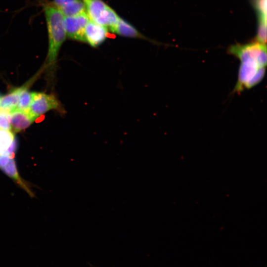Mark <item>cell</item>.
I'll use <instances>...</instances> for the list:
<instances>
[{
	"mask_svg": "<svg viewBox=\"0 0 267 267\" xmlns=\"http://www.w3.org/2000/svg\"><path fill=\"white\" fill-rule=\"evenodd\" d=\"M227 51L240 62L233 92L239 93L261 82L267 66L266 44L257 40L244 44H236L229 47Z\"/></svg>",
	"mask_w": 267,
	"mask_h": 267,
	"instance_id": "1",
	"label": "cell"
},
{
	"mask_svg": "<svg viewBox=\"0 0 267 267\" xmlns=\"http://www.w3.org/2000/svg\"><path fill=\"white\" fill-rule=\"evenodd\" d=\"M43 7L48 38L47 63L53 66L66 37L64 26V16L54 3L44 4Z\"/></svg>",
	"mask_w": 267,
	"mask_h": 267,
	"instance_id": "2",
	"label": "cell"
},
{
	"mask_svg": "<svg viewBox=\"0 0 267 267\" xmlns=\"http://www.w3.org/2000/svg\"><path fill=\"white\" fill-rule=\"evenodd\" d=\"M90 20L111 29L120 17L115 11L101 0H83Z\"/></svg>",
	"mask_w": 267,
	"mask_h": 267,
	"instance_id": "3",
	"label": "cell"
},
{
	"mask_svg": "<svg viewBox=\"0 0 267 267\" xmlns=\"http://www.w3.org/2000/svg\"><path fill=\"white\" fill-rule=\"evenodd\" d=\"M51 110H56L61 113L64 111L60 102L54 94L32 92L31 103L27 111L34 120Z\"/></svg>",
	"mask_w": 267,
	"mask_h": 267,
	"instance_id": "4",
	"label": "cell"
},
{
	"mask_svg": "<svg viewBox=\"0 0 267 267\" xmlns=\"http://www.w3.org/2000/svg\"><path fill=\"white\" fill-rule=\"evenodd\" d=\"M89 20L86 12L75 16L64 17V26L66 36L74 40L86 42L84 31Z\"/></svg>",
	"mask_w": 267,
	"mask_h": 267,
	"instance_id": "5",
	"label": "cell"
},
{
	"mask_svg": "<svg viewBox=\"0 0 267 267\" xmlns=\"http://www.w3.org/2000/svg\"><path fill=\"white\" fill-rule=\"evenodd\" d=\"M108 34L107 28L89 20L86 25L84 35L86 42L96 47L106 40Z\"/></svg>",
	"mask_w": 267,
	"mask_h": 267,
	"instance_id": "6",
	"label": "cell"
},
{
	"mask_svg": "<svg viewBox=\"0 0 267 267\" xmlns=\"http://www.w3.org/2000/svg\"><path fill=\"white\" fill-rule=\"evenodd\" d=\"M258 16V30L256 40L266 44L267 0H252Z\"/></svg>",
	"mask_w": 267,
	"mask_h": 267,
	"instance_id": "7",
	"label": "cell"
},
{
	"mask_svg": "<svg viewBox=\"0 0 267 267\" xmlns=\"http://www.w3.org/2000/svg\"><path fill=\"white\" fill-rule=\"evenodd\" d=\"M8 118L11 128L19 132L28 128L34 120L27 111L15 109L8 114Z\"/></svg>",
	"mask_w": 267,
	"mask_h": 267,
	"instance_id": "8",
	"label": "cell"
},
{
	"mask_svg": "<svg viewBox=\"0 0 267 267\" xmlns=\"http://www.w3.org/2000/svg\"><path fill=\"white\" fill-rule=\"evenodd\" d=\"M25 85L12 91L0 98V112L8 114L16 108L20 97L22 92L27 89Z\"/></svg>",
	"mask_w": 267,
	"mask_h": 267,
	"instance_id": "9",
	"label": "cell"
},
{
	"mask_svg": "<svg viewBox=\"0 0 267 267\" xmlns=\"http://www.w3.org/2000/svg\"><path fill=\"white\" fill-rule=\"evenodd\" d=\"M1 170L8 177L12 178L14 182L17 183L23 189L29 194L31 197L34 196L31 189L27 183L20 177L16 165L13 158H11L8 163L3 167L1 168Z\"/></svg>",
	"mask_w": 267,
	"mask_h": 267,
	"instance_id": "10",
	"label": "cell"
},
{
	"mask_svg": "<svg viewBox=\"0 0 267 267\" xmlns=\"http://www.w3.org/2000/svg\"><path fill=\"white\" fill-rule=\"evenodd\" d=\"M110 30L124 37L144 38L134 27L121 18L117 23Z\"/></svg>",
	"mask_w": 267,
	"mask_h": 267,
	"instance_id": "11",
	"label": "cell"
},
{
	"mask_svg": "<svg viewBox=\"0 0 267 267\" xmlns=\"http://www.w3.org/2000/svg\"><path fill=\"white\" fill-rule=\"evenodd\" d=\"M58 7L64 17L75 16L86 12L83 0H76Z\"/></svg>",
	"mask_w": 267,
	"mask_h": 267,
	"instance_id": "12",
	"label": "cell"
},
{
	"mask_svg": "<svg viewBox=\"0 0 267 267\" xmlns=\"http://www.w3.org/2000/svg\"><path fill=\"white\" fill-rule=\"evenodd\" d=\"M15 139L10 130L0 129V154L6 153Z\"/></svg>",
	"mask_w": 267,
	"mask_h": 267,
	"instance_id": "13",
	"label": "cell"
},
{
	"mask_svg": "<svg viewBox=\"0 0 267 267\" xmlns=\"http://www.w3.org/2000/svg\"><path fill=\"white\" fill-rule=\"evenodd\" d=\"M32 92L25 90L21 94L15 109L27 111L31 103Z\"/></svg>",
	"mask_w": 267,
	"mask_h": 267,
	"instance_id": "14",
	"label": "cell"
},
{
	"mask_svg": "<svg viewBox=\"0 0 267 267\" xmlns=\"http://www.w3.org/2000/svg\"><path fill=\"white\" fill-rule=\"evenodd\" d=\"M0 129L11 130L8 118V114L0 112Z\"/></svg>",
	"mask_w": 267,
	"mask_h": 267,
	"instance_id": "15",
	"label": "cell"
},
{
	"mask_svg": "<svg viewBox=\"0 0 267 267\" xmlns=\"http://www.w3.org/2000/svg\"><path fill=\"white\" fill-rule=\"evenodd\" d=\"M11 159L7 154H0V168L5 166Z\"/></svg>",
	"mask_w": 267,
	"mask_h": 267,
	"instance_id": "16",
	"label": "cell"
},
{
	"mask_svg": "<svg viewBox=\"0 0 267 267\" xmlns=\"http://www.w3.org/2000/svg\"><path fill=\"white\" fill-rule=\"evenodd\" d=\"M76 0H54V3L58 6H61L69 2Z\"/></svg>",
	"mask_w": 267,
	"mask_h": 267,
	"instance_id": "17",
	"label": "cell"
},
{
	"mask_svg": "<svg viewBox=\"0 0 267 267\" xmlns=\"http://www.w3.org/2000/svg\"><path fill=\"white\" fill-rule=\"evenodd\" d=\"M1 97V96H0V98Z\"/></svg>",
	"mask_w": 267,
	"mask_h": 267,
	"instance_id": "18",
	"label": "cell"
}]
</instances>
